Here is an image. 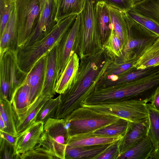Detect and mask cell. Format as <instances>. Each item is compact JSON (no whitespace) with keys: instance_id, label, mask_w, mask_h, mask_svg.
Segmentation results:
<instances>
[{"instance_id":"obj_1","label":"cell","mask_w":159,"mask_h":159,"mask_svg":"<svg viewBox=\"0 0 159 159\" xmlns=\"http://www.w3.org/2000/svg\"><path fill=\"white\" fill-rule=\"evenodd\" d=\"M75 79L70 86L60 94L61 102L55 118H65L81 104L95 89L108 66L113 60L104 48L80 60Z\"/></svg>"},{"instance_id":"obj_2","label":"cell","mask_w":159,"mask_h":159,"mask_svg":"<svg viewBox=\"0 0 159 159\" xmlns=\"http://www.w3.org/2000/svg\"><path fill=\"white\" fill-rule=\"evenodd\" d=\"M78 15L73 13L60 18L52 30L42 39L30 46L18 48L17 59L21 70L28 74L36 63L59 42Z\"/></svg>"},{"instance_id":"obj_3","label":"cell","mask_w":159,"mask_h":159,"mask_svg":"<svg viewBox=\"0 0 159 159\" xmlns=\"http://www.w3.org/2000/svg\"><path fill=\"white\" fill-rule=\"evenodd\" d=\"M99 0H86L81 12V21L75 52L80 60L95 54L103 48L96 20V10Z\"/></svg>"},{"instance_id":"obj_4","label":"cell","mask_w":159,"mask_h":159,"mask_svg":"<svg viewBox=\"0 0 159 159\" xmlns=\"http://www.w3.org/2000/svg\"><path fill=\"white\" fill-rule=\"evenodd\" d=\"M17 51L8 49L0 52V99L11 102L18 90L26 83L29 74L20 69Z\"/></svg>"},{"instance_id":"obj_5","label":"cell","mask_w":159,"mask_h":159,"mask_svg":"<svg viewBox=\"0 0 159 159\" xmlns=\"http://www.w3.org/2000/svg\"><path fill=\"white\" fill-rule=\"evenodd\" d=\"M69 125V121L66 118L48 119L44 124L43 132L36 145L42 147L55 159H65L70 137Z\"/></svg>"},{"instance_id":"obj_6","label":"cell","mask_w":159,"mask_h":159,"mask_svg":"<svg viewBox=\"0 0 159 159\" xmlns=\"http://www.w3.org/2000/svg\"><path fill=\"white\" fill-rule=\"evenodd\" d=\"M126 13L128 40L124 47L121 55L113 61L116 63L137 60L159 37Z\"/></svg>"},{"instance_id":"obj_7","label":"cell","mask_w":159,"mask_h":159,"mask_svg":"<svg viewBox=\"0 0 159 159\" xmlns=\"http://www.w3.org/2000/svg\"><path fill=\"white\" fill-rule=\"evenodd\" d=\"M65 118L70 122L68 131L70 137L92 132L108 125L120 118L81 106Z\"/></svg>"},{"instance_id":"obj_8","label":"cell","mask_w":159,"mask_h":159,"mask_svg":"<svg viewBox=\"0 0 159 159\" xmlns=\"http://www.w3.org/2000/svg\"><path fill=\"white\" fill-rule=\"evenodd\" d=\"M147 102L146 101L124 99L81 106L135 122L148 117Z\"/></svg>"},{"instance_id":"obj_9","label":"cell","mask_w":159,"mask_h":159,"mask_svg":"<svg viewBox=\"0 0 159 159\" xmlns=\"http://www.w3.org/2000/svg\"><path fill=\"white\" fill-rule=\"evenodd\" d=\"M18 32V48L23 46L34 31L41 11L40 0H14Z\"/></svg>"},{"instance_id":"obj_10","label":"cell","mask_w":159,"mask_h":159,"mask_svg":"<svg viewBox=\"0 0 159 159\" xmlns=\"http://www.w3.org/2000/svg\"><path fill=\"white\" fill-rule=\"evenodd\" d=\"M80 21L81 15L80 13L78 15L72 26L58 44L57 82L70 57L75 52Z\"/></svg>"},{"instance_id":"obj_11","label":"cell","mask_w":159,"mask_h":159,"mask_svg":"<svg viewBox=\"0 0 159 159\" xmlns=\"http://www.w3.org/2000/svg\"><path fill=\"white\" fill-rule=\"evenodd\" d=\"M56 11V0H46L34 31L22 47L33 44L42 39L52 30L57 22L55 19Z\"/></svg>"},{"instance_id":"obj_12","label":"cell","mask_w":159,"mask_h":159,"mask_svg":"<svg viewBox=\"0 0 159 159\" xmlns=\"http://www.w3.org/2000/svg\"><path fill=\"white\" fill-rule=\"evenodd\" d=\"M158 73L159 65L143 69H137L134 67L120 75H110L101 78L96 84L95 90L129 82Z\"/></svg>"},{"instance_id":"obj_13","label":"cell","mask_w":159,"mask_h":159,"mask_svg":"<svg viewBox=\"0 0 159 159\" xmlns=\"http://www.w3.org/2000/svg\"><path fill=\"white\" fill-rule=\"evenodd\" d=\"M149 127L148 117L136 122L129 121L125 135L117 142L120 155L147 136Z\"/></svg>"},{"instance_id":"obj_14","label":"cell","mask_w":159,"mask_h":159,"mask_svg":"<svg viewBox=\"0 0 159 159\" xmlns=\"http://www.w3.org/2000/svg\"><path fill=\"white\" fill-rule=\"evenodd\" d=\"M44 125L43 122H35L18 133L15 145V159L35 147L43 132Z\"/></svg>"},{"instance_id":"obj_15","label":"cell","mask_w":159,"mask_h":159,"mask_svg":"<svg viewBox=\"0 0 159 159\" xmlns=\"http://www.w3.org/2000/svg\"><path fill=\"white\" fill-rule=\"evenodd\" d=\"M56 45L46 54V64L41 95L52 98L55 94L57 82V49Z\"/></svg>"},{"instance_id":"obj_16","label":"cell","mask_w":159,"mask_h":159,"mask_svg":"<svg viewBox=\"0 0 159 159\" xmlns=\"http://www.w3.org/2000/svg\"><path fill=\"white\" fill-rule=\"evenodd\" d=\"M46 64V55L36 63L28 74L26 83L30 88L31 104L41 94Z\"/></svg>"},{"instance_id":"obj_17","label":"cell","mask_w":159,"mask_h":159,"mask_svg":"<svg viewBox=\"0 0 159 159\" xmlns=\"http://www.w3.org/2000/svg\"><path fill=\"white\" fill-rule=\"evenodd\" d=\"M113 30L121 40L124 47L129 39V29L126 12L113 6L107 4Z\"/></svg>"},{"instance_id":"obj_18","label":"cell","mask_w":159,"mask_h":159,"mask_svg":"<svg viewBox=\"0 0 159 159\" xmlns=\"http://www.w3.org/2000/svg\"><path fill=\"white\" fill-rule=\"evenodd\" d=\"M16 125L31 105L29 86L26 83L16 93L11 102Z\"/></svg>"},{"instance_id":"obj_19","label":"cell","mask_w":159,"mask_h":159,"mask_svg":"<svg viewBox=\"0 0 159 159\" xmlns=\"http://www.w3.org/2000/svg\"><path fill=\"white\" fill-rule=\"evenodd\" d=\"M80 60L78 55L75 52H74L56 84L55 87L56 93L61 94L70 86L77 74Z\"/></svg>"},{"instance_id":"obj_20","label":"cell","mask_w":159,"mask_h":159,"mask_svg":"<svg viewBox=\"0 0 159 159\" xmlns=\"http://www.w3.org/2000/svg\"><path fill=\"white\" fill-rule=\"evenodd\" d=\"M111 144L80 147H73L67 145L65 159H96Z\"/></svg>"},{"instance_id":"obj_21","label":"cell","mask_w":159,"mask_h":159,"mask_svg":"<svg viewBox=\"0 0 159 159\" xmlns=\"http://www.w3.org/2000/svg\"><path fill=\"white\" fill-rule=\"evenodd\" d=\"M17 44L18 32L15 5L10 18L0 37V52L8 49L17 50Z\"/></svg>"},{"instance_id":"obj_22","label":"cell","mask_w":159,"mask_h":159,"mask_svg":"<svg viewBox=\"0 0 159 159\" xmlns=\"http://www.w3.org/2000/svg\"><path fill=\"white\" fill-rule=\"evenodd\" d=\"M96 20L103 45L113 29L106 3L99 0L97 3Z\"/></svg>"},{"instance_id":"obj_23","label":"cell","mask_w":159,"mask_h":159,"mask_svg":"<svg viewBox=\"0 0 159 159\" xmlns=\"http://www.w3.org/2000/svg\"><path fill=\"white\" fill-rule=\"evenodd\" d=\"M118 137H106L92 134L90 133L77 134L70 137L67 145L80 147L112 143L120 140Z\"/></svg>"},{"instance_id":"obj_24","label":"cell","mask_w":159,"mask_h":159,"mask_svg":"<svg viewBox=\"0 0 159 159\" xmlns=\"http://www.w3.org/2000/svg\"><path fill=\"white\" fill-rule=\"evenodd\" d=\"M52 98L49 96L41 95L31 104L24 116L16 125L18 133L22 132L35 122L39 111L46 102Z\"/></svg>"},{"instance_id":"obj_25","label":"cell","mask_w":159,"mask_h":159,"mask_svg":"<svg viewBox=\"0 0 159 159\" xmlns=\"http://www.w3.org/2000/svg\"><path fill=\"white\" fill-rule=\"evenodd\" d=\"M154 149L147 136L120 156L118 159H148Z\"/></svg>"},{"instance_id":"obj_26","label":"cell","mask_w":159,"mask_h":159,"mask_svg":"<svg viewBox=\"0 0 159 159\" xmlns=\"http://www.w3.org/2000/svg\"><path fill=\"white\" fill-rule=\"evenodd\" d=\"M159 65V37L136 60L134 66L143 69Z\"/></svg>"},{"instance_id":"obj_27","label":"cell","mask_w":159,"mask_h":159,"mask_svg":"<svg viewBox=\"0 0 159 159\" xmlns=\"http://www.w3.org/2000/svg\"><path fill=\"white\" fill-rule=\"evenodd\" d=\"M86 0H56L55 19L73 13L79 14L84 8Z\"/></svg>"},{"instance_id":"obj_28","label":"cell","mask_w":159,"mask_h":159,"mask_svg":"<svg viewBox=\"0 0 159 159\" xmlns=\"http://www.w3.org/2000/svg\"><path fill=\"white\" fill-rule=\"evenodd\" d=\"M129 123L128 120L120 118L108 125L89 133L99 136L122 138L127 132Z\"/></svg>"},{"instance_id":"obj_29","label":"cell","mask_w":159,"mask_h":159,"mask_svg":"<svg viewBox=\"0 0 159 159\" xmlns=\"http://www.w3.org/2000/svg\"><path fill=\"white\" fill-rule=\"evenodd\" d=\"M148 112L149 127L148 134L154 149L159 148V111L147 103Z\"/></svg>"},{"instance_id":"obj_30","label":"cell","mask_w":159,"mask_h":159,"mask_svg":"<svg viewBox=\"0 0 159 159\" xmlns=\"http://www.w3.org/2000/svg\"><path fill=\"white\" fill-rule=\"evenodd\" d=\"M131 9L159 23V0H143L135 2Z\"/></svg>"},{"instance_id":"obj_31","label":"cell","mask_w":159,"mask_h":159,"mask_svg":"<svg viewBox=\"0 0 159 159\" xmlns=\"http://www.w3.org/2000/svg\"><path fill=\"white\" fill-rule=\"evenodd\" d=\"M0 116L6 126L5 132L13 135L17 136L13 111L11 102L6 99H0Z\"/></svg>"},{"instance_id":"obj_32","label":"cell","mask_w":159,"mask_h":159,"mask_svg":"<svg viewBox=\"0 0 159 159\" xmlns=\"http://www.w3.org/2000/svg\"><path fill=\"white\" fill-rule=\"evenodd\" d=\"M102 47L107 55L113 60L121 55L124 47L121 40L116 34L113 29Z\"/></svg>"},{"instance_id":"obj_33","label":"cell","mask_w":159,"mask_h":159,"mask_svg":"<svg viewBox=\"0 0 159 159\" xmlns=\"http://www.w3.org/2000/svg\"><path fill=\"white\" fill-rule=\"evenodd\" d=\"M60 102V94L55 98L48 100L37 115L35 122L42 121L44 124L48 119L54 118Z\"/></svg>"},{"instance_id":"obj_34","label":"cell","mask_w":159,"mask_h":159,"mask_svg":"<svg viewBox=\"0 0 159 159\" xmlns=\"http://www.w3.org/2000/svg\"><path fill=\"white\" fill-rule=\"evenodd\" d=\"M133 20L151 31L159 37V23L130 9L126 11Z\"/></svg>"},{"instance_id":"obj_35","label":"cell","mask_w":159,"mask_h":159,"mask_svg":"<svg viewBox=\"0 0 159 159\" xmlns=\"http://www.w3.org/2000/svg\"><path fill=\"white\" fill-rule=\"evenodd\" d=\"M137 59L126 62L116 63L113 61L108 66L103 77L110 75L120 76L128 72L134 67V65Z\"/></svg>"},{"instance_id":"obj_36","label":"cell","mask_w":159,"mask_h":159,"mask_svg":"<svg viewBox=\"0 0 159 159\" xmlns=\"http://www.w3.org/2000/svg\"><path fill=\"white\" fill-rule=\"evenodd\" d=\"M14 0H0V37L15 7Z\"/></svg>"},{"instance_id":"obj_37","label":"cell","mask_w":159,"mask_h":159,"mask_svg":"<svg viewBox=\"0 0 159 159\" xmlns=\"http://www.w3.org/2000/svg\"><path fill=\"white\" fill-rule=\"evenodd\" d=\"M17 159H55L42 147L36 145L32 149L19 155Z\"/></svg>"},{"instance_id":"obj_38","label":"cell","mask_w":159,"mask_h":159,"mask_svg":"<svg viewBox=\"0 0 159 159\" xmlns=\"http://www.w3.org/2000/svg\"><path fill=\"white\" fill-rule=\"evenodd\" d=\"M0 159L15 158V146L0 137Z\"/></svg>"},{"instance_id":"obj_39","label":"cell","mask_w":159,"mask_h":159,"mask_svg":"<svg viewBox=\"0 0 159 159\" xmlns=\"http://www.w3.org/2000/svg\"><path fill=\"white\" fill-rule=\"evenodd\" d=\"M118 141L112 143L96 159H118L120 155Z\"/></svg>"},{"instance_id":"obj_40","label":"cell","mask_w":159,"mask_h":159,"mask_svg":"<svg viewBox=\"0 0 159 159\" xmlns=\"http://www.w3.org/2000/svg\"><path fill=\"white\" fill-rule=\"evenodd\" d=\"M107 4L116 7L126 11L131 8L135 2L134 0H99Z\"/></svg>"},{"instance_id":"obj_41","label":"cell","mask_w":159,"mask_h":159,"mask_svg":"<svg viewBox=\"0 0 159 159\" xmlns=\"http://www.w3.org/2000/svg\"><path fill=\"white\" fill-rule=\"evenodd\" d=\"M0 137L15 146L17 136L13 135L6 132L0 130Z\"/></svg>"},{"instance_id":"obj_42","label":"cell","mask_w":159,"mask_h":159,"mask_svg":"<svg viewBox=\"0 0 159 159\" xmlns=\"http://www.w3.org/2000/svg\"><path fill=\"white\" fill-rule=\"evenodd\" d=\"M150 102V104L152 107L159 111V87L157 89Z\"/></svg>"},{"instance_id":"obj_43","label":"cell","mask_w":159,"mask_h":159,"mask_svg":"<svg viewBox=\"0 0 159 159\" xmlns=\"http://www.w3.org/2000/svg\"><path fill=\"white\" fill-rule=\"evenodd\" d=\"M149 159H159V148L157 150L153 149L151 152Z\"/></svg>"},{"instance_id":"obj_44","label":"cell","mask_w":159,"mask_h":159,"mask_svg":"<svg viewBox=\"0 0 159 159\" xmlns=\"http://www.w3.org/2000/svg\"><path fill=\"white\" fill-rule=\"evenodd\" d=\"M6 126L5 122L2 117L0 116V130L6 131Z\"/></svg>"},{"instance_id":"obj_45","label":"cell","mask_w":159,"mask_h":159,"mask_svg":"<svg viewBox=\"0 0 159 159\" xmlns=\"http://www.w3.org/2000/svg\"><path fill=\"white\" fill-rule=\"evenodd\" d=\"M46 0H40V6L41 10L43 7L44 3H45Z\"/></svg>"},{"instance_id":"obj_46","label":"cell","mask_w":159,"mask_h":159,"mask_svg":"<svg viewBox=\"0 0 159 159\" xmlns=\"http://www.w3.org/2000/svg\"><path fill=\"white\" fill-rule=\"evenodd\" d=\"M143 0H134L135 2H139L141 1H142Z\"/></svg>"}]
</instances>
